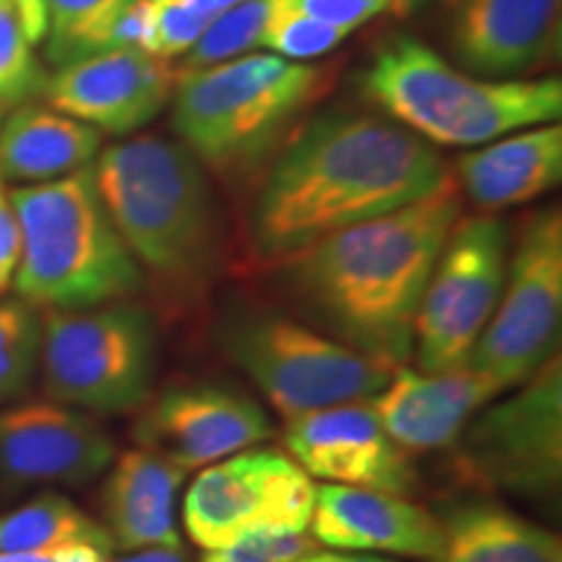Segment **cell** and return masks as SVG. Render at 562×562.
Returning a JSON list of instances; mask_svg holds the SVG:
<instances>
[{
  "label": "cell",
  "instance_id": "cell-14",
  "mask_svg": "<svg viewBox=\"0 0 562 562\" xmlns=\"http://www.w3.org/2000/svg\"><path fill=\"white\" fill-rule=\"evenodd\" d=\"M115 442L89 414L58 402H30L0 412V492L42 484L81 487L108 472Z\"/></svg>",
  "mask_w": 562,
  "mask_h": 562
},
{
  "label": "cell",
  "instance_id": "cell-7",
  "mask_svg": "<svg viewBox=\"0 0 562 562\" xmlns=\"http://www.w3.org/2000/svg\"><path fill=\"white\" fill-rule=\"evenodd\" d=\"M220 341L224 355L286 422L378 396L396 370V364L269 311L232 313L222 323Z\"/></svg>",
  "mask_w": 562,
  "mask_h": 562
},
{
  "label": "cell",
  "instance_id": "cell-21",
  "mask_svg": "<svg viewBox=\"0 0 562 562\" xmlns=\"http://www.w3.org/2000/svg\"><path fill=\"white\" fill-rule=\"evenodd\" d=\"M186 474L146 448L125 451L112 461L102 490V513L117 550H180L175 508Z\"/></svg>",
  "mask_w": 562,
  "mask_h": 562
},
{
  "label": "cell",
  "instance_id": "cell-11",
  "mask_svg": "<svg viewBox=\"0 0 562 562\" xmlns=\"http://www.w3.org/2000/svg\"><path fill=\"white\" fill-rule=\"evenodd\" d=\"M508 227L495 214L459 216L442 245L414 318L422 372L463 368L501 302Z\"/></svg>",
  "mask_w": 562,
  "mask_h": 562
},
{
  "label": "cell",
  "instance_id": "cell-34",
  "mask_svg": "<svg viewBox=\"0 0 562 562\" xmlns=\"http://www.w3.org/2000/svg\"><path fill=\"white\" fill-rule=\"evenodd\" d=\"M11 5L30 45H40L47 32V0H11Z\"/></svg>",
  "mask_w": 562,
  "mask_h": 562
},
{
  "label": "cell",
  "instance_id": "cell-36",
  "mask_svg": "<svg viewBox=\"0 0 562 562\" xmlns=\"http://www.w3.org/2000/svg\"><path fill=\"white\" fill-rule=\"evenodd\" d=\"M110 562H186V558H182L180 550H138L128 558Z\"/></svg>",
  "mask_w": 562,
  "mask_h": 562
},
{
  "label": "cell",
  "instance_id": "cell-16",
  "mask_svg": "<svg viewBox=\"0 0 562 562\" xmlns=\"http://www.w3.org/2000/svg\"><path fill=\"white\" fill-rule=\"evenodd\" d=\"M284 446L307 476L402 495L414 484L409 453L383 430L372 398L286 422Z\"/></svg>",
  "mask_w": 562,
  "mask_h": 562
},
{
  "label": "cell",
  "instance_id": "cell-23",
  "mask_svg": "<svg viewBox=\"0 0 562 562\" xmlns=\"http://www.w3.org/2000/svg\"><path fill=\"white\" fill-rule=\"evenodd\" d=\"M440 529L435 562H562V544L552 531L490 501L456 505Z\"/></svg>",
  "mask_w": 562,
  "mask_h": 562
},
{
  "label": "cell",
  "instance_id": "cell-3",
  "mask_svg": "<svg viewBox=\"0 0 562 562\" xmlns=\"http://www.w3.org/2000/svg\"><path fill=\"white\" fill-rule=\"evenodd\" d=\"M97 193L138 266L175 292L199 290L220 263V203L201 159L178 140L138 136L97 154Z\"/></svg>",
  "mask_w": 562,
  "mask_h": 562
},
{
  "label": "cell",
  "instance_id": "cell-37",
  "mask_svg": "<svg viewBox=\"0 0 562 562\" xmlns=\"http://www.w3.org/2000/svg\"><path fill=\"white\" fill-rule=\"evenodd\" d=\"M154 3H180V5H191V9L206 13V16H216V13L227 11L229 5L240 3V0H154Z\"/></svg>",
  "mask_w": 562,
  "mask_h": 562
},
{
  "label": "cell",
  "instance_id": "cell-20",
  "mask_svg": "<svg viewBox=\"0 0 562 562\" xmlns=\"http://www.w3.org/2000/svg\"><path fill=\"white\" fill-rule=\"evenodd\" d=\"M562 180V125L544 123L463 154L456 182L476 209L503 211L531 203Z\"/></svg>",
  "mask_w": 562,
  "mask_h": 562
},
{
  "label": "cell",
  "instance_id": "cell-24",
  "mask_svg": "<svg viewBox=\"0 0 562 562\" xmlns=\"http://www.w3.org/2000/svg\"><path fill=\"white\" fill-rule=\"evenodd\" d=\"M74 542L115 550L108 529L58 492H45L32 503L0 516V552L58 550Z\"/></svg>",
  "mask_w": 562,
  "mask_h": 562
},
{
  "label": "cell",
  "instance_id": "cell-39",
  "mask_svg": "<svg viewBox=\"0 0 562 562\" xmlns=\"http://www.w3.org/2000/svg\"><path fill=\"white\" fill-rule=\"evenodd\" d=\"M0 562H58L55 550L42 552H0Z\"/></svg>",
  "mask_w": 562,
  "mask_h": 562
},
{
  "label": "cell",
  "instance_id": "cell-8",
  "mask_svg": "<svg viewBox=\"0 0 562 562\" xmlns=\"http://www.w3.org/2000/svg\"><path fill=\"white\" fill-rule=\"evenodd\" d=\"M42 378L53 402L94 414H131L151 398L157 326L131 300L42 315Z\"/></svg>",
  "mask_w": 562,
  "mask_h": 562
},
{
  "label": "cell",
  "instance_id": "cell-5",
  "mask_svg": "<svg viewBox=\"0 0 562 562\" xmlns=\"http://www.w3.org/2000/svg\"><path fill=\"white\" fill-rule=\"evenodd\" d=\"M21 227L19 300L42 311H83L131 300L140 269L97 193L91 167L11 191Z\"/></svg>",
  "mask_w": 562,
  "mask_h": 562
},
{
  "label": "cell",
  "instance_id": "cell-26",
  "mask_svg": "<svg viewBox=\"0 0 562 562\" xmlns=\"http://www.w3.org/2000/svg\"><path fill=\"white\" fill-rule=\"evenodd\" d=\"M269 11L271 0H240V3L229 5L227 11L216 13L199 42L186 53L182 70H178V74L220 66V63L243 58V55L258 50L266 21H269Z\"/></svg>",
  "mask_w": 562,
  "mask_h": 562
},
{
  "label": "cell",
  "instance_id": "cell-19",
  "mask_svg": "<svg viewBox=\"0 0 562 562\" xmlns=\"http://www.w3.org/2000/svg\"><path fill=\"white\" fill-rule=\"evenodd\" d=\"M562 0H461L453 50L490 79H516L550 58L560 40Z\"/></svg>",
  "mask_w": 562,
  "mask_h": 562
},
{
  "label": "cell",
  "instance_id": "cell-4",
  "mask_svg": "<svg viewBox=\"0 0 562 562\" xmlns=\"http://www.w3.org/2000/svg\"><path fill=\"white\" fill-rule=\"evenodd\" d=\"M360 87L389 121L438 146L476 149L562 115L560 79H476L412 34L372 53Z\"/></svg>",
  "mask_w": 562,
  "mask_h": 562
},
{
  "label": "cell",
  "instance_id": "cell-9",
  "mask_svg": "<svg viewBox=\"0 0 562 562\" xmlns=\"http://www.w3.org/2000/svg\"><path fill=\"white\" fill-rule=\"evenodd\" d=\"M453 446L456 472L472 487L529 503L558 501L562 480L560 355L521 383V391L480 409Z\"/></svg>",
  "mask_w": 562,
  "mask_h": 562
},
{
  "label": "cell",
  "instance_id": "cell-2",
  "mask_svg": "<svg viewBox=\"0 0 562 562\" xmlns=\"http://www.w3.org/2000/svg\"><path fill=\"white\" fill-rule=\"evenodd\" d=\"M461 199L448 172L422 199L281 261L286 284L334 339L398 368L414 349L417 307L461 216Z\"/></svg>",
  "mask_w": 562,
  "mask_h": 562
},
{
  "label": "cell",
  "instance_id": "cell-10",
  "mask_svg": "<svg viewBox=\"0 0 562 562\" xmlns=\"http://www.w3.org/2000/svg\"><path fill=\"white\" fill-rule=\"evenodd\" d=\"M562 321V211L547 206L524 222L501 302L469 357L503 391L518 389L558 355Z\"/></svg>",
  "mask_w": 562,
  "mask_h": 562
},
{
  "label": "cell",
  "instance_id": "cell-30",
  "mask_svg": "<svg viewBox=\"0 0 562 562\" xmlns=\"http://www.w3.org/2000/svg\"><path fill=\"white\" fill-rule=\"evenodd\" d=\"M318 547L307 531H256L209 550L201 562H297Z\"/></svg>",
  "mask_w": 562,
  "mask_h": 562
},
{
  "label": "cell",
  "instance_id": "cell-29",
  "mask_svg": "<svg viewBox=\"0 0 562 562\" xmlns=\"http://www.w3.org/2000/svg\"><path fill=\"white\" fill-rule=\"evenodd\" d=\"M11 0H0V108H19L45 89V70L34 58Z\"/></svg>",
  "mask_w": 562,
  "mask_h": 562
},
{
  "label": "cell",
  "instance_id": "cell-28",
  "mask_svg": "<svg viewBox=\"0 0 562 562\" xmlns=\"http://www.w3.org/2000/svg\"><path fill=\"white\" fill-rule=\"evenodd\" d=\"M351 32L341 30V26H331L326 21L302 16L297 11L281 9L271 0L269 21H266L261 47L279 55L284 60L294 63H311L315 58H323L339 47Z\"/></svg>",
  "mask_w": 562,
  "mask_h": 562
},
{
  "label": "cell",
  "instance_id": "cell-17",
  "mask_svg": "<svg viewBox=\"0 0 562 562\" xmlns=\"http://www.w3.org/2000/svg\"><path fill=\"white\" fill-rule=\"evenodd\" d=\"M501 393V385L469 364L446 372L398 364L385 389L372 396V406L398 448L425 453L451 448L469 419Z\"/></svg>",
  "mask_w": 562,
  "mask_h": 562
},
{
  "label": "cell",
  "instance_id": "cell-41",
  "mask_svg": "<svg viewBox=\"0 0 562 562\" xmlns=\"http://www.w3.org/2000/svg\"><path fill=\"white\" fill-rule=\"evenodd\" d=\"M461 3V0H451V5H459Z\"/></svg>",
  "mask_w": 562,
  "mask_h": 562
},
{
  "label": "cell",
  "instance_id": "cell-1",
  "mask_svg": "<svg viewBox=\"0 0 562 562\" xmlns=\"http://www.w3.org/2000/svg\"><path fill=\"white\" fill-rule=\"evenodd\" d=\"M448 170L427 140L389 117L326 112L290 140L250 209V245L286 261L307 245L430 193Z\"/></svg>",
  "mask_w": 562,
  "mask_h": 562
},
{
  "label": "cell",
  "instance_id": "cell-35",
  "mask_svg": "<svg viewBox=\"0 0 562 562\" xmlns=\"http://www.w3.org/2000/svg\"><path fill=\"white\" fill-rule=\"evenodd\" d=\"M55 558H58V562H110V550H104L100 544L74 542L58 547Z\"/></svg>",
  "mask_w": 562,
  "mask_h": 562
},
{
  "label": "cell",
  "instance_id": "cell-27",
  "mask_svg": "<svg viewBox=\"0 0 562 562\" xmlns=\"http://www.w3.org/2000/svg\"><path fill=\"white\" fill-rule=\"evenodd\" d=\"M42 315L24 300L0 302V406L30 391L40 368Z\"/></svg>",
  "mask_w": 562,
  "mask_h": 562
},
{
  "label": "cell",
  "instance_id": "cell-25",
  "mask_svg": "<svg viewBox=\"0 0 562 562\" xmlns=\"http://www.w3.org/2000/svg\"><path fill=\"white\" fill-rule=\"evenodd\" d=\"M133 0H47V60L55 66L102 53L104 34Z\"/></svg>",
  "mask_w": 562,
  "mask_h": 562
},
{
  "label": "cell",
  "instance_id": "cell-38",
  "mask_svg": "<svg viewBox=\"0 0 562 562\" xmlns=\"http://www.w3.org/2000/svg\"><path fill=\"white\" fill-rule=\"evenodd\" d=\"M297 562H389L383 558H370V554H347V552H313Z\"/></svg>",
  "mask_w": 562,
  "mask_h": 562
},
{
  "label": "cell",
  "instance_id": "cell-32",
  "mask_svg": "<svg viewBox=\"0 0 562 562\" xmlns=\"http://www.w3.org/2000/svg\"><path fill=\"white\" fill-rule=\"evenodd\" d=\"M281 9L297 11L302 16L326 21L331 26L355 32L381 13H389L385 0H273Z\"/></svg>",
  "mask_w": 562,
  "mask_h": 562
},
{
  "label": "cell",
  "instance_id": "cell-40",
  "mask_svg": "<svg viewBox=\"0 0 562 562\" xmlns=\"http://www.w3.org/2000/svg\"><path fill=\"white\" fill-rule=\"evenodd\" d=\"M385 3H389V13H398V16H404V13L414 11L419 3H425V0H385Z\"/></svg>",
  "mask_w": 562,
  "mask_h": 562
},
{
  "label": "cell",
  "instance_id": "cell-15",
  "mask_svg": "<svg viewBox=\"0 0 562 562\" xmlns=\"http://www.w3.org/2000/svg\"><path fill=\"white\" fill-rule=\"evenodd\" d=\"M178 70L170 60L117 47L60 66L45 81L53 110L110 136H128L165 110L172 100Z\"/></svg>",
  "mask_w": 562,
  "mask_h": 562
},
{
  "label": "cell",
  "instance_id": "cell-33",
  "mask_svg": "<svg viewBox=\"0 0 562 562\" xmlns=\"http://www.w3.org/2000/svg\"><path fill=\"white\" fill-rule=\"evenodd\" d=\"M21 261V227L16 209L11 203V191L0 178V297L13 286Z\"/></svg>",
  "mask_w": 562,
  "mask_h": 562
},
{
  "label": "cell",
  "instance_id": "cell-22",
  "mask_svg": "<svg viewBox=\"0 0 562 562\" xmlns=\"http://www.w3.org/2000/svg\"><path fill=\"white\" fill-rule=\"evenodd\" d=\"M102 133L40 104H19L0 128V178L37 186L91 167Z\"/></svg>",
  "mask_w": 562,
  "mask_h": 562
},
{
  "label": "cell",
  "instance_id": "cell-12",
  "mask_svg": "<svg viewBox=\"0 0 562 562\" xmlns=\"http://www.w3.org/2000/svg\"><path fill=\"white\" fill-rule=\"evenodd\" d=\"M315 484L290 453L248 448L211 463L182 501V526L201 550L256 531H307Z\"/></svg>",
  "mask_w": 562,
  "mask_h": 562
},
{
  "label": "cell",
  "instance_id": "cell-31",
  "mask_svg": "<svg viewBox=\"0 0 562 562\" xmlns=\"http://www.w3.org/2000/svg\"><path fill=\"white\" fill-rule=\"evenodd\" d=\"M211 19L214 16H206V13L191 9V5L154 3L149 53L161 60L180 58L199 42Z\"/></svg>",
  "mask_w": 562,
  "mask_h": 562
},
{
  "label": "cell",
  "instance_id": "cell-13",
  "mask_svg": "<svg viewBox=\"0 0 562 562\" xmlns=\"http://www.w3.org/2000/svg\"><path fill=\"white\" fill-rule=\"evenodd\" d=\"M140 409L133 427L140 448L182 472L248 451L277 432L261 404L216 383L170 385Z\"/></svg>",
  "mask_w": 562,
  "mask_h": 562
},
{
  "label": "cell",
  "instance_id": "cell-18",
  "mask_svg": "<svg viewBox=\"0 0 562 562\" xmlns=\"http://www.w3.org/2000/svg\"><path fill=\"white\" fill-rule=\"evenodd\" d=\"M311 537L341 552H383L432 560L440 554V521L393 492L321 484L315 487Z\"/></svg>",
  "mask_w": 562,
  "mask_h": 562
},
{
  "label": "cell",
  "instance_id": "cell-6",
  "mask_svg": "<svg viewBox=\"0 0 562 562\" xmlns=\"http://www.w3.org/2000/svg\"><path fill=\"white\" fill-rule=\"evenodd\" d=\"M331 83L326 68L248 53L178 74L172 128L214 170H243L263 157L302 110Z\"/></svg>",
  "mask_w": 562,
  "mask_h": 562
}]
</instances>
